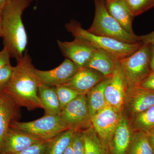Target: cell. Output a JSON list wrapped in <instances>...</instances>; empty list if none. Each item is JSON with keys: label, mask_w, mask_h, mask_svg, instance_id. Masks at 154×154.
Returning <instances> with one entry per match:
<instances>
[{"label": "cell", "mask_w": 154, "mask_h": 154, "mask_svg": "<svg viewBox=\"0 0 154 154\" xmlns=\"http://www.w3.org/2000/svg\"><path fill=\"white\" fill-rule=\"evenodd\" d=\"M32 59L25 51L23 57L17 60L10 82L3 93L10 97L18 107L28 110L43 108L38 96L41 83L35 72Z\"/></svg>", "instance_id": "cell-1"}, {"label": "cell", "mask_w": 154, "mask_h": 154, "mask_svg": "<svg viewBox=\"0 0 154 154\" xmlns=\"http://www.w3.org/2000/svg\"><path fill=\"white\" fill-rule=\"evenodd\" d=\"M32 1L8 0L2 11V37L4 48L17 60L23 57L28 45V35L22 15Z\"/></svg>", "instance_id": "cell-2"}, {"label": "cell", "mask_w": 154, "mask_h": 154, "mask_svg": "<svg viewBox=\"0 0 154 154\" xmlns=\"http://www.w3.org/2000/svg\"><path fill=\"white\" fill-rule=\"evenodd\" d=\"M65 28L75 38L83 42L95 49L106 52L118 60L131 55L143 44L141 42L134 44L124 43L106 36L95 35L84 29L79 22L75 20L67 23Z\"/></svg>", "instance_id": "cell-3"}, {"label": "cell", "mask_w": 154, "mask_h": 154, "mask_svg": "<svg viewBox=\"0 0 154 154\" xmlns=\"http://www.w3.org/2000/svg\"><path fill=\"white\" fill-rule=\"evenodd\" d=\"M95 13L94 21L90 28V33L116 39L124 43L134 44L140 41L139 36L128 33L108 13L105 1L94 0Z\"/></svg>", "instance_id": "cell-4"}, {"label": "cell", "mask_w": 154, "mask_h": 154, "mask_svg": "<svg viewBox=\"0 0 154 154\" xmlns=\"http://www.w3.org/2000/svg\"><path fill=\"white\" fill-rule=\"evenodd\" d=\"M119 62L128 87L139 86L152 72L150 45L143 44L136 51Z\"/></svg>", "instance_id": "cell-5"}, {"label": "cell", "mask_w": 154, "mask_h": 154, "mask_svg": "<svg viewBox=\"0 0 154 154\" xmlns=\"http://www.w3.org/2000/svg\"><path fill=\"white\" fill-rule=\"evenodd\" d=\"M10 127L21 131L43 141L51 140L61 133L68 130L60 115L49 114L28 122L14 120L11 122Z\"/></svg>", "instance_id": "cell-6"}, {"label": "cell", "mask_w": 154, "mask_h": 154, "mask_svg": "<svg viewBox=\"0 0 154 154\" xmlns=\"http://www.w3.org/2000/svg\"><path fill=\"white\" fill-rule=\"evenodd\" d=\"M68 129L83 130L92 126L86 95H81L63 108L60 115Z\"/></svg>", "instance_id": "cell-7"}, {"label": "cell", "mask_w": 154, "mask_h": 154, "mask_svg": "<svg viewBox=\"0 0 154 154\" xmlns=\"http://www.w3.org/2000/svg\"><path fill=\"white\" fill-rule=\"evenodd\" d=\"M122 115V113L107 105L91 117L92 127L109 146Z\"/></svg>", "instance_id": "cell-8"}, {"label": "cell", "mask_w": 154, "mask_h": 154, "mask_svg": "<svg viewBox=\"0 0 154 154\" xmlns=\"http://www.w3.org/2000/svg\"><path fill=\"white\" fill-rule=\"evenodd\" d=\"M154 105V93L140 86L128 87L123 113L129 120Z\"/></svg>", "instance_id": "cell-9"}, {"label": "cell", "mask_w": 154, "mask_h": 154, "mask_svg": "<svg viewBox=\"0 0 154 154\" xmlns=\"http://www.w3.org/2000/svg\"><path fill=\"white\" fill-rule=\"evenodd\" d=\"M80 69L72 61L66 58L62 63L54 69L42 71L35 68V72L41 84L54 87L65 84Z\"/></svg>", "instance_id": "cell-10"}, {"label": "cell", "mask_w": 154, "mask_h": 154, "mask_svg": "<svg viewBox=\"0 0 154 154\" xmlns=\"http://www.w3.org/2000/svg\"><path fill=\"white\" fill-rule=\"evenodd\" d=\"M128 86L122 72L119 62L105 88V96L107 105L118 112L123 113Z\"/></svg>", "instance_id": "cell-11"}, {"label": "cell", "mask_w": 154, "mask_h": 154, "mask_svg": "<svg viewBox=\"0 0 154 154\" xmlns=\"http://www.w3.org/2000/svg\"><path fill=\"white\" fill-rule=\"evenodd\" d=\"M57 42L63 55L81 69L85 67L94 51L96 50L76 38L70 42L58 40Z\"/></svg>", "instance_id": "cell-12"}, {"label": "cell", "mask_w": 154, "mask_h": 154, "mask_svg": "<svg viewBox=\"0 0 154 154\" xmlns=\"http://www.w3.org/2000/svg\"><path fill=\"white\" fill-rule=\"evenodd\" d=\"M42 141L26 133L10 127L3 139L0 154L19 152Z\"/></svg>", "instance_id": "cell-13"}, {"label": "cell", "mask_w": 154, "mask_h": 154, "mask_svg": "<svg viewBox=\"0 0 154 154\" xmlns=\"http://www.w3.org/2000/svg\"><path fill=\"white\" fill-rule=\"evenodd\" d=\"M105 78L97 71L89 68L80 69L71 79L62 85L86 95L92 88Z\"/></svg>", "instance_id": "cell-14"}, {"label": "cell", "mask_w": 154, "mask_h": 154, "mask_svg": "<svg viewBox=\"0 0 154 154\" xmlns=\"http://www.w3.org/2000/svg\"><path fill=\"white\" fill-rule=\"evenodd\" d=\"M133 132L129 119L122 113L109 146L111 154H126Z\"/></svg>", "instance_id": "cell-15"}, {"label": "cell", "mask_w": 154, "mask_h": 154, "mask_svg": "<svg viewBox=\"0 0 154 154\" xmlns=\"http://www.w3.org/2000/svg\"><path fill=\"white\" fill-rule=\"evenodd\" d=\"M105 7L109 14L118 22L127 32L134 34L132 23L133 16L125 0H107Z\"/></svg>", "instance_id": "cell-16"}, {"label": "cell", "mask_w": 154, "mask_h": 154, "mask_svg": "<svg viewBox=\"0 0 154 154\" xmlns=\"http://www.w3.org/2000/svg\"><path fill=\"white\" fill-rule=\"evenodd\" d=\"M19 107L8 95L0 92V152L11 122L19 116Z\"/></svg>", "instance_id": "cell-17"}, {"label": "cell", "mask_w": 154, "mask_h": 154, "mask_svg": "<svg viewBox=\"0 0 154 154\" xmlns=\"http://www.w3.org/2000/svg\"><path fill=\"white\" fill-rule=\"evenodd\" d=\"M119 60L106 52L95 50L85 67L97 71L105 77H110L113 74Z\"/></svg>", "instance_id": "cell-18"}, {"label": "cell", "mask_w": 154, "mask_h": 154, "mask_svg": "<svg viewBox=\"0 0 154 154\" xmlns=\"http://www.w3.org/2000/svg\"><path fill=\"white\" fill-rule=\"evenodd\" d=\"M112 76L105 78L99 82L86 94L87 104L91 117L107 105L105 100V91L111 81Z\"/></svg>", "instance_id": "cell-19"}, {"label": "cell", "mask_w": 154, "mask_h": 154, "mask_svg": "<svg viewBox=\"0 0 154 154\" xmlns=\"http://www.w3.org/2000/svg\"><path fill=\"white\" fill-rule=\"evenodd\" d=\"M38 94L46 114L60 115L61 109L54 87L41 84L38 87Z\"/></svg>", "instance_id": "cell-20"}, {"label": "cell", "mask_w": 154, "mask_h": 154, "mask_svg": "<svg viewBox=\"0 0 154 154\" xmlns=\"http://www.w3.org/2000/svg\"><path fill=\"white\" fill-rule=\"evenodd\" d=\"M85 154H111L109 146L99 137L92 126L83 130Z\"/></svg>", "instance_id": "cell-21"}, {"label": "cell", "mask_w": 154, "mask_h": 154, "mask_svg": "<svg viewBox=\"0 0 154 154\" xmlns=\"http://www.w3.org/2000/svg\"><path fill=\"white\" fill-rule=\"evenodd\" d=\"M126 154H154V149L145 133L134 131Z\"/></svg>", "instance_id": "cell-22"}, {"label": "cell", "mask_w": 154, "mask_h": 154, "mask_svg": "<svg viewBox=\"0 0 154 154\" xmlns=\"http://www.w3.org/2000/svg\"><path fill=\"white\" fill-rule=\"evenodd\" d=\"M75 131L68 129L51 140L45 154H63L71 142Z\"/></svg>", "instance_id": "cell-23"}, {"label": "cell", "mask_w": 154, "mask_h": 154, "mask_svg": "<svg viewBox=\"0 0 154 154\" xmlns=\"http://www.w3.org/2000/svg\"><path fill=\"white\" fill-rule=\"evenodd\" d=\"M133 131L146 132L154 128V105L130 119Z\"/></svg>", "instance_id": "cell-24"}, {"label": "cell", "mask_w": 154, "mask_h": 154, "mask_svg": "<svg viewBox=\"0 0 154 154\" xmlns=\"http://www.w3.org/2000/svg\"><path fill=\"white\" fill-rule=\"evenodd\" d=\"M58 97L61 110L68 104L82 94L77 91L63 85L54 87Z\"/></svg>", "instance_id": "cell-25"}, {"label": "cell", "mask_w": 154, "mask_h": 154, "mask_svg": "<svg viewBox=\"0 0 154 154\" xmlns=\"http://www.w3.org/2000/svg\"><path fill=\"white\" fill-rule=\"evenodd\" d=\"M134 17L143 14L154 7V0H125Z\"/></svg>", "instance_id": "cell-26"}, {"label": "cell", "mask_w": 154, "mask_h": 154, "mask_svg": "<svg viewBox=\"0 0 154 154\" xmlns=\"http://www.w3.org/2000/svg\"><path fill=\"white\" fill-rule=\"evenodd\" d=\"M71 143L75 154H85V140L82 131H75Z\"/></svg>", "instance_id": "cell-27"}, {"label": "cell", "mask_w": 154, "mask_h": 154, "mask_svg": "<svg viewBox=\"0 0 154 154\" xmlns=\"http://www.w3.org/2000/svg\"><path fill=\"white\" fill-rule=\"evenodd\" d=\"M50 140L39 142L16 153L2 154H45Z\"/></svg>", "instance_id": "cell-28"}, {"label": "cell", "mask_w": 154, "mask_h": 154, "mask_svg": "<svg viewBox=\"0 0 154 154\" xmlns=\"http://www.w3.org/2000/svg\"><path fill=\"white\" fill-rule=\"evenodd\" d=\"M14 67L11 64L7 65L0 70V92H2L10 82Z\"/></svg>", "instance_id": "cell-29"}, {"label": "cell", "mask_w": 154, "mask_h": 154, "mask_svg": "<svg viewBox=\"0 0 154 154\" xmlns=\"http://www.w3.org/2000/svg\"><path fill=\"white\" fill-rule=\"evenodd\" d=\"M140 86L154 93V72L152 71L140 83Z\"/></svg>", "instance_id": "cell-30"}, {"label": "cell", "mask_w": 154, "mask_h": 154, "mask_svg": "<svg viewBox=\"0 0 154 154\" xmlns=\"http://www.w3.org/2000/svg\"><path fill=\"white\" fill-rule=\"evenodd\" d=\"M11 56L8 50L4 48L0 51V70L7 65L11 64L10 58Z\"/></svg>", "instance_id": "cell-31"}, {"label": "cell", "mask_w": 154, "mask_h": 154, "mask_svg": "<svg viewBox=\"0 0 154 154\" xmlns=\"http://www.w3.org/2000/svg\"><path fill=\"white\" fill-rule=\"evenodd\" d=\"M140 41L143 44H150L154 43V30L151 33L139 36Z\"/></svg>", "instance_id": "cell-32"}, {"label": "cell", "mask_w": 154, "mask_h": 154, "mask_svg": "<svg viewBox=\"0 0 154 154\" xmlns=\"http://www.w3.org/2000/svg\"><path fill=\"white\" fill-rule=\"evenodd\" d=\"M145 133L147 136L150 143L154 149V128Z\"/></svg>", "instance_id": "cell-33"}, {"label": "cell", "mask_w": 154, "mask_h": 154, "mask_svg": "<svg viewBox=\"0 0 154 154\" xmlns=\"http://www.w3.org/2000/svg\"><path fill=\"white\" fill-rule=\"evenodd\" d=\"M151 50V68L154 72V43L149 44Z\"/></svg>", "instance_id": "cell-34"}, {"label": "cell", "mask_w": 154, "mask_h": 154, "mask_svg": "<svg viewBox=\"0 0 154 154\" xmlns=\"http://www.w3.org/2000/svg\"><path fill=\"white\" fill-rule=\"evenodd\" d=\"M63 154H75L72 147L71 143L68 146Z\"/></svg>", "instance_id": "cell-35"}, {"label": "cell", "mask_w": 154, "mask_h": 154, "mask_svg": "<svg viewBox=\"0 0 154 154\" xmlns=\"http://www.w3.org/2000/svg\"><path fill=\"white\" fill-rule=\"evenodd\" d=\"M8 0H0V10L2 11Z\"/></svg>", "instance_id": "cell-36"}, {"label": "cell", "mask_w": 154, "mask_h": 154, "mask_svg": "<svg viewBox=\"0 0 154 154\" xmlns=\"http://www.w3.org/2000/svg\"><path fill=\"white\" fill-rule=\"evenodd\" d=\"M2 37V11L0 10V37Z\"/></svg>", "instance_id": "cell-37"}, {"label": "cell", "mask_w": 154, "mask_h": 154, "mask_svg": "<svg viewBox=\"0 0 154 154\" xmlns=\"http://www.w3.org/2000/svg\"><path fill=\"white\" fill-rule=\"evenodd\" d=\"M103 1H107V0H103Z\"/></svg>", "instance_id": "cell-38"}]
</instances>
